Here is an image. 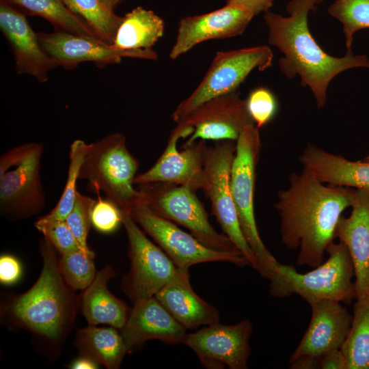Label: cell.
<instances>
[{
	"label": "cell",
	"mask_w": 369,
	"mask_h": 369,
	"mask_svg": "<svg viewBox=\"0 0 369 369\" xmlns=\"http://www.w3.org/2000/svg\"><path fill=\"white\" fill-rule=\"evenodd\" d=\"M121 329L128 353L150 340L184 344L187 334L154 297L134 303Z\"/></svg>",
	"instance_id": "obj_20"
},
{
	"label": "cell",
	"mask_w": 369,
	"mask_h": 369,
	"mask_svg": "<svg viewBox=\"0 0 369 369\" xmlns=\"http://www.w3.org/2000/svg\"><path fill=\"white\" fill-rule=\"evenodd\" d=\"M40 44L57 66L72 69L82 62H91L98 67L119 64L123 57L156 60L152 50H122L98 38L62 31L38 33Z\"/></svg>",
	"instance_id": "obj_14"
},
{
	"label": "cell",
	"mask_w": 369,
	"mask_h": 369,
	"mask_svg": "<svg viewBox=\"0 0 369 369\" xmlns=\"http://www.w3.org/2000/svg\"><path fill=\"white\" fill-rule=\"evenodd\" d=\"M96 200L77 191L74 206L65 219L80 249L85 252L93 251L88 247L87 236L92 224V210Z\"/></svg>",
	"instance_id": "obj_33"
},
{
	"label": "cell",
	"mask_w": 369,
	"mask_h": 369,
	"mask_svg": "<svg viewBox=\"0 0 369 369\" xmlns=\"http://www.w3.org/2000/svg\"><path fill=\"white\" fill-rule=\"evenodd\" d=\"M351 207L348 217H340L335 238L346 246L351 255L357 299L369 295V191L356 189Z\"/></svg>",
	"instance_id": "obj_21"
},
{
	"label": "cell",
	"mask_w": 369,
	"mask_h": 369,
	"mask_svg": "<svg viewBox=\"0 0 369 369\" xmlns=\"http://www.w3.org/2000/svg\"><path fill=\"white\" fill-rule=\"evenodd\" d=\"M145 206L158 215L190 230L206 246L226 251H239L225 234L215 230L194 190L183 185L155 182L138 185Z\"/></svg>",
	"instance_id": "obj_8"
},
{
	"label": "cell",
	"mask_w": 369,
	"mask_h": 369,
	"mask_svg": "<svg viewBox=\"0 0 369 369\" xmlns=\"http://www.w3.org/2000/svg\"><path fill=\"white\" fill-rule=\"evenodd\" d=\"M21 12L46 19L56 31L97 38L78 16L72 12L62 0H6Z\"/></svg>",
	"instance_id": "obj_28"
},
{
	"label": "cell",
	"mask_w": 369,
	"mask_h": 369,
	"mask_svg": "<svg viewBox=\"0 0 369 369\" xmlns=\"http://www.w3.org/2000/svg\"><path fill=\"white\" fill-rule=\"evenodd\" d=\"M248 112L258 128L268 124L277 110V102L273 93L260 87L252 90L246 99Z\"/></svg>",
	"instance_id": "obj_35"
},
{
	"label": "cell",
	"mask_w": 369,
	"mask_h": 369,
	"mask_svg": "<svg viewBox=\"0 0 369 369\" xmlns=\"http://www.w3.org/2000/svg\"><path fill=\"white\" fill-rule=\"evenodd\" d=\"M164 30L165 23L159 16L139 6L123 17L112 46L122 50L150 49Z\"/></svg>",
	"instance_id": "obj_25"
},
{
	"label": "cell",
	"mask_w": 369,
	"mask_h": 369,
	"mask_svg": "<svg viewBox=\"0 0 369 369\" xmlns=\"http://www.w3.org/2000/svg\"><path fill=\"white\" fill-rule=\"evenodd\" d=\"M0 29L12 49L16 72L47 81L57 65L42 49L23 13L6 0H0Z\"/></svg>",
	"instance_id": "obj_18"
},
{
	"label": "cell",
	"mask_w": 369,
	"mask_h": 369,
	"mask_svg": "<svg viewBox=\"0 0 369 369\" xmlns=\"http://www.w3.org/2000/svg\"><path fill=\"white\" fill-rule=\"evenodd\" d=\"M88 147L89 144L81 139H75L71 144L65 187L56 206L46 215L49 217L65 220L71 211L77 193V182L79 180V170Z\"/></svg>",
	"instance_id": "obj_32"
},
{
	"label": "cell",
	"mask_w": 369,
	"mask_h": 369,
	"mask_svg": "<svg viewBox=\"0 0 369 369\" xmlns=\"http://www.w3.org/2000/svg\"><path fill=\"white\" fill-rule=\"evenodd\" d=\"M154 297L187 330L219 322L220 316L217 308L193 290L187 269L178 268L174 277Z\"/></svg>",
	"instance_id": "obj_22"
},
{
	"label": "cell",
	"mask_w": 369,
	"mask_h": 369,
	"mask_svg": "<svg viewBox=\"0 0 369 369\" xmlns=\"http://www.w3.org/2000/svg\"><path fill=\"white\" fill-rule=\"evenodd\" d=\"M341 350L347 369H369V295L357 299L351 329Z\"/></svg>",
	"instance_id": "obj_27"
},
{
	"label": "cell",
	"mask_w": 369,
	"mask_h": 369,
	"mask_svg": "<svg viewBox=\"0 0 369 369\" xmlns=\"http://www.w3.org/2000/svg\"><path fill=\"white\" fill-rule=\"evenodd\" d=\"M96 194L91 214L92 224L100 232L111 233L122 223V212L114 203L102 199L100 193Z\"/></svg>",
	"instance_id": "obj_36"
},
{
	"label": "cell",
	"mask_w": 369,
	"mask_h": 369,
	"mask_svg": "<svg viewBox=\"0 0 369 369\" xmlns=\"http://www.w3.org/2000/svg\"><path fill=\"white\" fill-rule=\"evenodd\" d=\"M252 331L251 323L247 319L228 325L217 323L187 333L184 344L206 368H221L227 365L230 369H246Z\"/></svg>",
	"instance_id": "obj_15"
},
{
	"label": "cell",
	"mask_w": 369,
	"mask_h": 369,
	"mask_svg": "<svg viewBox=\"0 0 369 369\" xmlns=\"http://www.w3.org/2000/svg\"><path fill=\"white\" fill-rule=\"evenodd\" d=\"M35 227L60 255L81 249L66 220L51 218L45 215L35 222Z\"/></svg>",
	"instance_id": "obj_34"
},
{
	"label": "cell",
	"mask_w": 369,
	"mask_h": 369,
	"mask_svg": "<svg viewBox=\"0 0 369 369\" xmlns=\"http://www.w3.org/2000/svg\"><path fill=\"white\" fill-rule=\"evenodd\" d=\"M99 364L94 359L81 355L70 366L73 369H95L98 368Z\"/></svg>",
	"instance_id": "obj_42"
},
{
	"label": "cell",
	"mask_w": 369,
	"mask_h": 369,
	"mask_svg": "<svg viewBox=\"0 0 369 369\" xmlns=\"http://www.w3.org/2000/svg\"><path fill=\"white\" fill-rule=\"evenodd\" d=\"M30 143H25L14 146L0 156V177L12 167L16 165L27 154L31 146Z\"/></svg>",
	"instance_id": "obj_38"
},
{
	"label": "cell",
	"mask_w": 369,
	"mask_h": 369,
	"mask_svg": "<svg viewBox=\"0 0 369 369\" xmlns=\"http://www.w3.org/2000/svg\"><path fill=\"white\" fill-rule=\"evenodd\" d=\"M95 254L79 249L62 254L58 259L60 273L73 290H83L94 279L96 271L94 265Z\"/></svg>",
	"instance_id": "obj_30"
},
{
	"label": "cell",
	"mask_w": 369,
	"mask_h": 369,
	"mask_svg": "<svg viewBox=\"0 0 369 369\" xmlns=\"http://www.w3.org/2000/svg\"><path fill=\"white\" fill-rule=\"evenodd\" d=\"M42 143L31 142L19 163L0 177V213L17 221L40 213L46 203L41 180Z\"/></svg>",
	"instance_id": "obj_13"
},
{
	"label": "cell",
	"mask_w": 369,
	"mask_h": 369,
	"mask_svg": "<svg viewBox=\"0 0 369 369\" xmlns=\"http://www.w3.org/2000/svg\"><path fill=\"white\" fill-rule=\"evenodd\" d=\"M289 184L278 192L274 206L281 219V240L288 249H299L297 264L315 268L323 262L338 220L351 206L356 189L324 185L305 169L291 174Z\"/></svg>",
	"instance_id": "obj_1"
},
{
	"label": "cell",
	"mask_w": 369,
	"mask_h": 369,
	"mask_svg": "<svg viewBox=\"0 0 369 369\" xmlns=\"http://www.w3.org/2000/svg\"><path fill=\"white\" fill-rule=\"evenodd\" d=\"M56 251L44 237L40 241L43 266L38 279L27 291L6 301L1 311L10 327L27 330L58 345L74 324L81 297L64 280Z\"/></svg>",
	"instance_id": "obj_3"
},
{
	"label": "cell",
	"mask_w": 369,
	"mask_h": 369,
	"mask_svg": "<svg viewBox=\"0 0 369 369\" xmlns=\"http://www.w3.org/2000/svg\"><path fill=\"white\" fill-rule=\"evenodd\" d=\"M290 368L314 369L318 368V358L312 355H302L290 360Z\"/></svg>",
	"instance_id": "obj_41"
},
{
	"label": "cell",
	"mask_w": 369,
	"mask_h": 369,
	"mask_svg": "<svg viewBox=\"0 0 369 369\" xmlns=\"http://www.w3.org/2000/svg\"><path fill=\"white\" fill-rule=\"evenodd\" d=\"M309 304L312 310L309 326L289 361L302 355L318 357L328 351L341 348L349 333L353 316L340 302L325 299Z\"/></svg>",
	"instance_id": "obj_19"
},
{
	"label": "cell",
	"mask_w": 369,
	"mask_h": 369,
	"mask_svg": "<svg viewBox=\"0 0 369 369\" xmlns=\"http://www.w3.org/2000/svg\"><path fill=\"white\" fill-rule=\"evenodd\" d=\"M180 138V133L172 131L163 152L150 169L136 175L135 184L163 182L187 186L194 191L202 189L208 147L205 140L200 139L178 151Z\"/></svg>",
	"instance_id": "obj_17"
},
{
	"label": "cell",
	"mask_w": 369,
	"mask_h": 369,
	"mask_svg": "<svg viewBox=\"0 0 369 369\" xmlns=\"http://www.w3.org/2000/svg\"><path fill=\"white\" fill-rule=\"evenodd\" d=\"M328 259L313 270L300 273L292 266L278 263L268 279L271 296L297 295L309 303L334 300L349 304L356 299L353 261L346 246L332 241L327 247Z\"/></svg>",
	"instance_id": "obj_5"
},
{
	"label": "cell",
	"mask_w": 369,
	"mask_h": 369,
	"mask_svg": "<svg viewBox=\"0 0 369 369\" xmlns=\"http://www.w3.org/2000/svg\"><path fill=\"white\" fill-rule=\"evenodd\" d=\"M272 1H273V0H271Z\"/></svg>",
	"instance_id": "obj_45"
},
{
	"label": "cell",
	"mask_w": 369,
	"mask_h": 369,
	"mask_svg": "<svg viewBox=\"0 0 369 369\" xmlns=\"http://www.w3.org/2000/svg\"><path fill=\"white\" fill-rule=\"evenodd\" d=\"M105 3L110 9L114 10L115 8L118 5L124 0H101Z\"/></svg>",
	"instance_id": "obj_43"
},
{
	"label": "cell",
	"mask_w": 369,
	"mask_h": 369,
	"mask_svg": "<svg viewBox=\"0 0 369 369\" xmlns=\"http://www.w3.org/2000/svg\"><path fill=\"white\" fill-rule=\"evenodd\" d=\"M75 344L81 355L90 357L109 369L118 368L128 353L122 335L113 327L89 325L79 329Z\"/></svg>",
	"instance_id": "obj_26"
},
{
	"label": "cell",
	"mask_w": 369,
	"mask_h": 369,
	"mask_svg": "<svg viewBox=\"0 0 369 369\" xmlns=\"http://www.w3.org/2000/svg\"><path fill=\"white\" fill-rule=\"evenodd\" d=\"M365 161H369V154L364 159Z\"/></svg>",
	"instance_id": "obj_44"
},
{
	"label": "cell",
	"mask_w": 369,
	"mask_h": 369,
	"mask_svg": "<svg viewBox=\"0 0 369 369\" xmlns=\"http://www.w3.org/2000/svg\"><path fill=\"white\" fill-rule=\"evenodd\" d=\"M260 149L258 128L255 124L246 126L236 140L230 189L241 229L257 260L258 271L268 279L279 262L262 242L254 215L256 171Z\"/></svg>",
	"instance_id": "obj_6"
},
{
	"label": "cell",
	"mask_w": 369,
	"mask_h": 369,
	"mask_svg": "<svg viewBox=\"0 0 369 369\" xmlns=\"http://www.w3.org/2000/svg\"><path fill=\"white\" fill-rule=\"evenodd\" d=\"M327 12L341 23L347 52L352 51L354 34L369 28V0H336Z\"/></svg>",
	"instance_id": "obj_31"
},
{
	"label": "cell",
	"mask_w": 369,
	"mask_h": 369,
	"mask_svg": "<svg viewBox=\"0 0 369 369\" xmlns=\"http://www.w3.org/2000/svg\"><path fill=\"white\" fill-rule=\"evenodd\" d=\"M22 273L20 262L10 255H3L0 258V281L1 284L10 285L17 282Z\"/></svg>",
	"instance_id": "obj_37"
},
{
	"label": "cell",
	"mask_w": 369,
	"mask_h": 369,
	"mask_svg": "<svg viewBox=\"0 0 369 369\" xmlns=\"http://www.w3.org/2000/svg\"><path fill=\"white\" fill-rule=\"evenodd\" d=\"M273 59V53L267 46L217 52L202 81L176 107L172 119L178 122L203 102L236 92L253 70L267 69L271 66Z\"/></svg>",
	"instance_id": "obj_7"
},
{
	"label": "cell",
	"mask_w": 369,
	"mask_h": 369,
	"mask_svg": "<svg viewBox=\"0 0 369 369\" xmlns=\"http://www.w3.org/2000/svg\"><path fill=\"white\" fill-rule=\"evenodd\" d=\"M122 224L128 238L131 266L120 287L134 304L154 297L174 277L178 268L146 236L130 214L122 212Z\"/></svg>",
	"instance_id": "obj_9"
},
{
	"label": "cell",
	"mask_w": 369,
	"mask_h": 369,
	"mask_svg": "<svg viewBox=\"0 0 369 369\" xmlns=\"http://www.w3.org/2000/svg\"><path fill=\"white\" fill-rule=\"evenodd\" d=\"M303 169L329 185L369 191V161H352L308 145L299 156Z\"/></svg>",
	"instance_id": "obj_23"
},
{
	"label": "cell",
	"mask_w": 369,
	"mask_h": 369,
	"mask_svg": "<svg viewBox=\"0 0 369 369\" xmlns=\"http://www.w3.org/2000/svg\"><path fill=\"white\" fill-rule=\"evenodd\" d=\"M226 4L243 6L252 11L255 15L265 12L273 5L271 0H226Z\"/></svg>",
	"instance_id": "obj_40"
},
{
	"label": "cell",
	"mask_w": 369,
	"mask_h": 369,
	"mask_svg": "<svg viewBox=\"0 0 369 369\" xmlns=\"http://www.w3.org/2000/svg\"><path fill=\"white\" fill-rule=\"evenodd\" d=\"M317 358L318 368L347 369L346 359L341 348L328 351Z\"/></svg>",
	"instance_id": "obj_39"
},
{
	"label": "cell",
	"mask_w": 369,
	"mask_h": 369,
	"mask_svg": "<svg viewBox=\"0 0 369 369\" xmlns=\"http://www.w3.org/2000/svg\"><path fill=\"white\" fill-rule=\"evenodd\" d=\"M323 1L291 0L286 7L288 16L269 10L264 14L268 42L283 55L279 60L281 72L289 79L299 77L301 84L312 92L318 109L325 105L328 86L336 76L351 68L369 69L366 55L351 51L342 57H333L314 39L308 27V14Z\"/></svg>",
	"instance_id": "obj_2"
},
{
	"label": "cell",
	"mask_w": 369,
	"mask_h": 369,
	"mask_svg": "<svg viewBox=\"0 0 369 369\" xmlns=\"http://www.w3.org/2000/svg\"><path fill=\"white\" fill-rule=\"evenodd\" d=\"M233 141H217L206 151L202 190L210 200L212 213L224 234L258 271L256 258L240 227L230 189V174L236 152Z\"/></svg>",
	"instance_id": "obj_10"
},
{
	"label": "cell",
	"mask_w": 369,
	"mask_h": 369,
	"mask_svg": "<svg viewBox=\"0 0 369 369\" xmlns=\"http://www.w3.org/2000/svg\"><path fill=\"white\" fill-rule=\"evenodd\" d=\"M174 131L182 138L189 136L182 148L202 140L236 141L243 129L255 124L246 99L236 92L210 99L195 108L179 122Z\"/></svg>",
	"instance_id": "obj_12"
},
{
	"label": "cell",
	"mask_w": 369,
	"mask_h": 369,
	"mask_svg": "<svg viewBox=\"0 0 369 369\" xmlns=\"http://www.w3.org/2000/svg\"><path fill=\"white\" fill-rule=\"evenodd\" d=\"M130 215L178 268L188 269L193 264L217 261L231 262L240 267L250 265L240 251H226L208 247L146 206L135 208Z\"/></svg>",
	"instance_id": "obj_11"
},
{
	"label": "cell",
	"mask_w": 369,
	"mask_h": 369,
	"mask_svg": "<svg viewBox=\"0 0 369 369\" xmlns=\"http://www.w3.org/2000/svg\"><path fill=\"white\" fill-rule=\"evenodd\" d=\"M139 165L124 135L113 133L89 144L79 178L87 180L92 190L103 193L122 212L131 214L145 206L144 193L133 186Z\"/></svg>",
	"instance_id": "obj_4"
},
{
	"label": "cell",
	"mask_w": 369,
	"mask_h": 369,
	"mask_svg": "<svg viewBox=\"0 0 369 369\" xmlns=\"http://www.w3.org/2000/svg\"><path fill=\"white\" fill-rule=\"evenodd\" d=\"M254 16L243 6L226 4L209 13L182 18L169 56L176 59L202 42L239 36Z\"/></svg>",
	"instance_id": "obj_16"
},
{
	"label": "cell",
	"mask_w": 369,
	"mask_h": 369,
	"mask_svg": "<svg viewBox=\"0 0 369 369\" xmlns=\"http://www.w3.org/2000/svg\"><path fill=\"white\" fill-rule=\"evenodd\" d=\"M115 275L113 267L105 266L96 273L92 284L83 290L80 305L88 325L104 324L116 329L124 326L131 308L107 288L108 282Z\"/></svg>",
	"instance_id": "obj_24"
},
{
	"label": "cell",
	"mask_w": 369,
	"mask_h": 369,
	"mask_svg": "<svg viewBox=\"0 0 369 369\" xmlns=\"http://www.w3.org/2000/svg\"><path fill=\"white\" fill-rule=\"evenodd\" d=\"M102 41L112 45L123 17L116 15L101 0H62Z\"/></svg>",
	"instance_id": "obj_29"
}]
</instances>
